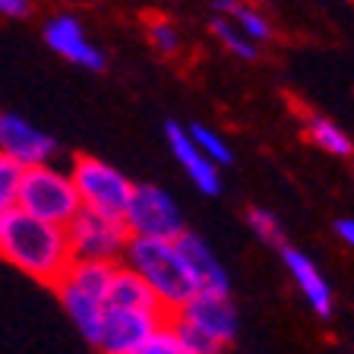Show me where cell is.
Wrapping results in <instances>:
<instances>
[{
  "instance_id": "5bb4252c",
  "label": "cell",
  "mask_w": 354,
  "mask_h": 354,
  "mask_svg": "<svg viewBox=\"0 0 354 354\" xmlns=\"http://www.w3.org/2000/svg\"><path fill=\"white\" fill-rule=\"evenodd\" d=\"M174 243H177V250H180V257H184V263L190 266V272H193V279H196L199 291H218V295H231V275H228V269L221 266V259L215 257V250L196 234V231L187 228Z\"/></svg>"
},
{
  "instance_id": "9c48e42d",
  "label": "cell",
  "mask_w": 354,
  "mask_h": 354,
  "mask_svg": "<svg viewBox=\"0 0 354 354\" xmlns=\"http://www.w3.org/2000/svg\"><path fill=\"white\" fill-rule=\"evenodd\" d=\"M168 323V313L162 307H104V319L95 335L98 354H133L142 342H149L155 332Z\"/></svg>"
},
{
  "instance_id": "3957f363",
  "label": "cell",
  "mask_w": 354,
  "mask_h": 354,
  "mask_svg": "<svg viewBox=\"0 0 354 354\" xmlns=\"http://www.w3.org/2000/svg\"><path fill=\"white\" fill-rule=\"evenodd\" d=\"M118 263H86V259H73L70 269L60 275L54 285L60 307L73 326L82 332V339L88 345H95L98 326L104 319V307H108V288L111 275H114Z\"/></svg>"
},
{
  "instance_id": "52a82bcc",
  "label": "cell",
  "mask_w": 354,
  "mask_h": 354,
  "mask_svg": "<svg viewBox=\"0 0 354 354\" xmlns=\"http://www.w3.org/2000/svg\"><path fill=\"white\" fill-rule=\"evenodd\" d=\"M64 231L73 259H86V263H120L130 243L124 218L92 212V209H80Z\"/></svg>"
},
{
  "instance_id": "603a6c76",
  "label": "cell",
  "mask_w": 354,
  "mask_h": 354,
  "mask_svg": "<svg viewBox=\"0 0 354 354\" xmlns=\"http://www.w3.org/2000/svg\"><path fill=\"white\" fill-rule=\"evenodd\" d=\"M133 354H193V351H190V348H187L180 339H177L174 329H171V326L165 323L162 329H158V332L152 335V339L142 342V345L136 348Z\"/></svg>"
},
{
  "instance_id": "9a60e30c",
  "label": "cell",
  "mask_w": 354,
  "mask_h": 354,
  "mask_svg": "<svg viewBox=\"0 0 354 354\" xmlns=\"http://www.w3.org/2000/svg\"><path fill=\"white\" fill-rule=\"evenodd\" d=\"M212 16H225L241 35H247L253 44H266L272 38V22L263 10L243 3V0H212Z\"/></svg>"
},
{
  "instance_id": "ac0fdd59",
  "label": "cell",
  "mask_w": 354,
  "mask_h": 354,
  "mask_svg": "<svg viewBox=\"0 0 354 354\" xmlns=\"http://www.w3.org/2000/svg\"><path fill=\"white\" fill-rule=\"evenodd\" d=\"M184 127H187V136H190V142L203 155H206V158L218 171L228 168V165H234V149L228 146V140H225L221 133H215L212 127H206V124H184Z\"/></svg>"
},
{
  "instance_id": "6da1fadb",
  "label": "cell",
  "mask_w": 354,
  "mask_h": 354,
  "mask_svg": "<svg viewBox=\"0 0 354 354\" xmlns=\"http://www.w3.org/2000/svg\"><path fill=\"white\" fill-rule=\"evenodd\" d=\"M0 259H7L10 266H16L19 272L32 275L41 285L54 288L60 275L70 269L73 253L60 225H48L13 209L0 221Z\"/></svg>"
},
{
  "instance_id": "30bf717a",
  "label": "cell",
  "mask_w": 354,
  "mask_h": 354,
  "mask_svg": "<svg viewBox=\"0 0 354 354\" xmlns=\"http://www.w3.org/2000/svg\"><path fill=\"white\" fill-rule=\"evenodd\" d=\"M0 155L19 168H35L57 158V140L16 111H0Z\"/></svg>"
},
{
  "instance_id": "8992f818",
  "label": "cell",
  "mask_w": 354,
  "mask_h": 354,
  "mask_svg": "<svg viewBox=\"0 0 354 354\" xmlns=\"http://www.w3.org/2000/svg\"><path fill=\"white\" fill-rule=\"evenodd\" d=\"M124 225L130 237H149V241H177L187 231L177 199L158 184H133V196L124 209Z\"/></svg>"
},
{
  "instance_id": "7c38bea8",
  "label": "cell",
  "mask_w": 354,
  "mask_h": 354,
  "mask_svg": "<svg viewBox=\"0 0 354 354\" xmlns=\"http://www.w3.org/2000/svg\"><path fill=\"white\" fill-rule=\"evenodd\" d=\"M279 257H281L285 272L291 275V281H295V288L301 291L304 304L310 307V313L319 319H329L332 313H335V291H332L329 279L323 275V269L310 259V253L297 250L291 243L281 247Z\"/></svg>"
},
{
  "instance_id": "8fae6325",
  "label": "cell",
  "mask_w": 354,
  "mask_h": 354,
  "mask_svg": "<svg viewBox=\"0 0 354 354\" xmlns=\"http://www.w3.org/2000/svg\"><path fill=\"white\" fill-rule=\"evenodd\" d=\"M41 38L57 57H64L66 64H73V66H82L86 73H104L108 70V54L88 38L86 26L76 16H70V13L48 16Z\"/></svg>"
},
{
  "instance_id": "ba28073f",
  "label": "cell",
  "mask_w": 354,
  "mask_h": 354,
  "mask_svg": "<svg viewBox=\"0 0 354 354\" xmlns=\"http://www.w3.org/2000/svg\"><path fill=\"white\" fill-rule=\"evenodd\" d=\"M171 319L209 339L212 345L225 348V351L241 335V317H237L234 297L218 295V291H196L177 313H171Z\"/></svg>"
},
{
  "instance_id": "d6986e66",
  "label": "cell",
  "mask_w": 354,
  "mask_h": 354,
  "mask_svg": "<svg viewBox=\"0 0 354 354\" xmlns=\"http://www.w3.org/2000/svg\"><path fill=\"white\" fill-rule=\"evenodd\" d=\"M243 218H247V228L253 231V237H257L259 243L272 247V250H281V247L288 243V231H285L281 218L272 212V209H266V206H247Z\"/></svg>"
},
{
  "instance_id": "e0dca14e",
  "label": "cell",
  "mask_w": 354,
  "mask_h": 354,
  "mask_svg": "<svg viewBox=\"0 0 354 354\" xmlns=\"http://www.w3.org/2000/svg\"><path fill=\"white\" fill-rule=\"evenodd\" d=\"M108 307H136V310H149L158 307L155 295L146 288V281L136 272H130L124 263H118L114 275H111V288H108Z\"/></svg>"
},
{
  "instance_id": "cb8c5ba5",
  "label": "cell",
  "mask_w": 354,
  "mask_h": 354,
  "mask_svg": "<svg viewBox=\"0 0 354 354\" xmlns=\"http://www.w3.org/2000/svg\"><path fill=\"white\" fill-rule=\"evenodd\" d=\"M32 13V0H0V16L3 19H26Z\"/></svg>"
},
{
  "instance_id": "7402d4cb",
  "label": "cell",
  "mask_w": 354,
  "mask_h": 354,
  "mask_svg": "<svg viewBox=\"0 0 354 354\" xmlns=\"http://www.w3.org/2000/svg\"><path fill=\"white\" fill-rule=\"evenodd\" d=\"M19 174L22 168L13 162H7L3 155H0V221L3 215L13 212L16 209V187H19Z\"/></svg>"
},
{
  "instance_id": "5b68a950",
  "label": "cell",
  "mask_w": 354,
  "mask_h": 354,
  "mask_svg": "<svg viewBox=\"0 0 354 354\" xmlns=\"http://www.w3.org/2000/svg\"><path fill=\"white\" fill-rule=\"evenodd\" d=\"M66 171L73 177V187L82 209L124 218V209L133 196L130 174H124L120 168H114L104 158H95V155H76Z\"/></svg>"
},
{
  "instance_id": "277c9868",
  "label": "cell",
  "mask_w": 354,
  "mask_h": 354,
  "mask_svg": "<svg viewBox=\"0 0 354 354\" xmlns=\"http://www.w3.org/2000/svg\"><path fill=\"white\" fill-rule=\"evenodd\" d=\"M16 209L38 221L66 228L82 206L70 171L57 162H48L35 165V168H22L19 187H16Z\"/></svg>"
},
{
  "instance_id": "ffe728a7",
  "label": "cell",
  "mask_w": 354,
  "mask_h": 354,
  "mask_svg": "<svg viewBox=\"0 0 354 354\" xmlns=\"http://www.w3.org/2000/svg\"><path fill=\"white\" fill-rule=\"evenodd\" d=\"M209 29H212L215 41H218L228 54H234L237 60H247V64H253V60H259V54H263V48H259V44H253L247 35H241V32H237L234 26L225 19V16H212Z\"/></svg>"
},
{
  "instance_id": "7a4b0ae2",
  "label": "cell",
  "mask_w": 354,
  "mask_h": 354,
  "mask_svg": "<svg viewBox=\"0 0 354 354\" xmlns=\"http://www.w3.org/2000/svg\"><path fill=\"white\" fill-rule=\"evenodd\" d=\"M120 263L136 272L146 288L155 295L158 307L165 313H177L193 295H196V279H193L190 266L184 263L174 241H149V237H130Z\"/></svg>"
},
{
  "instance_id": "44dd1931",
  "label": "cell",
  "mask_w": 354,
  "mask_h": 354,
  "mask_svg": "<svg viewBox=\"0 0 354 354\" xmlns=\"http://www.w3.org/2000/svg\"><path fill=\"white\" fill-rule=\"evenodd\" d=\"M146 38L162 57H174V54H180V48H184L180 29H177L171 19H165V16H149L146 19Z\"/></svg>"
},
{
  "instance_id": "2e32d148",
  "label": "cell",
  "mask_w": 354,
  "mask_h": 354,
  "mask_svg": "<svg viewBox=\"0 0 354 354\" xmlns=\"http://www.w3.org/2000/svg\"><path fill=\"white\" fill-rule=\"evenodd\" d=\"M304 124V133H307V140L313 142L317 149L323 152L335 155V158H351L354 155V140L342 130L335 120H329L326 114H317V111H307L301 118Z\"/></svg>"
},
{
  "instance_id": "d4e9b609",
  "label": "cell",
  "mask_w": 354,
  "mask_h": 354,
  "mask_svg": "<svg viewBox=\"0 0 354 354\" xmlns=\"http://www.w3.org/2000/svg\"><path fill=\"white\" fill-rule=\"evenodd\" d=\"M332 228H335V237H339L345 247H351V250H354V218H351V215L335 218V225H332Z\"/></svg>"
},
{
  "instance_id": "4fadbf2b",
  "label": "cell",
  "mask_w": 354,
  "mask_h": 354,
  "mask_svg": "<svg viewBox=\"0 0 354 354\" xmlns=\"http://www.w3.org/2000/svg\"><path fill=\"white\" fill-rule=\"evenodd\" d=\"M165 142H168L171 155L177 158V165L184 168V174L190 177V184L206 196H218L221 193V171L209 162L206 155L199 152L187 136V127L180 120H168L165 124Z\"/></svg>"
}]
</instances>
